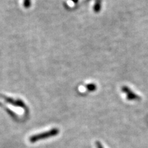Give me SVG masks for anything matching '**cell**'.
<instances>
[{
	"mask_svg": "<svg viewBox=\"0 0 148 148\" xmlns=\"http://www.w3.org/2000/svg\"><path fill=\"white\" fill-rule=\"evenodd\" d=\"M59 132V129H58L57 128H54L49 131L38 134V135L32 136L29 139V141L31 143H35L39 140H44V139H47L48 138L56 136L57 135H58Z\"/></svg>",
	"mask_w": 148,
	"mask_h": 148,
	"instance_id": "6da1fadb",
	"label": "cell"
},
{
	"mask_svg": "<svg viewBox=\"0 0 148 148\" xmlns=\"http://www.w3.org/2000/svg\"><path fill=\"white\" fill-rule=\"evenodd\" d=\"M122 91L126 94L127 98L129 101H138L141 99L140 96L135 93L127 86H123L122 88Z\"/></svg>",
	"mask_w": 148,
	"mask_h": 148,
	"instance_id": "7a4b0ae2",
	"label": "cell"
},
{
	"mask_svg": "<svg viewBox=\"0 0 148 148\" xmlns=\"http://www.w3.org/2000/svg\"><path fill=\"white\" fill-rule=\"evenodd\" d=\"M6 101L8 102V103H9L10 104L14 105V106H19V107H22L24 108L25 106V104H24V103L21 100H14V99H12L11 98H7L6 99Z\"/></svg>",
	"mask_w": 148,
	"mask_h": 148,
	"instance_id": "3957f363",
	"label": "cell"
},
{
	"mask_svg": "<svg viewBox=\"0 0 148 148\" xmlns=\"http://www.w3.org/2000/svg\"><path fill=\"white\" fill-rule=\"evenodd\" d=\"M101 0H96V1L95 4V6H94V11L96 12H98L100 11L101 6Z\"/></svg>",
	"mask_w": 148,
	"mask_h": 148,
	"instance_id": "277c9868",
	"label": "cell"
},
{
	"mask_svg": "<svg viewBox=\"0 0 148 148\" xmlns=\"http://www.w3.org/2000/svg\"><path fill=\"white\" fill-rule=\"evenodd\" d=\"M31 5V0H24V6L25 8H29Z\"/></svg>",
	"mask_w": 148,
	"mask_h": 148,
	"instance_id": "5b68a950",
	"label": "cell"
},
{
	"mask_svg": "<svg viewBox=\"0 0 148 148\" xmlns=\"http://www.w3.org/2000/svg\"><path fill=\"white\" fill-rule=\"evenodd\" d=\"M87 89L89 91H94L96 90V86L94 84H89L86 86Z\"/></svg>",
	"mask_w": 148,
	"mask_h": 148,
	"instance_id": "8992f818",
	"label": "cell"
},
{
	"mask_svg": "<svg viewBox=\"0 0 148 148\" xmlns=\"http://www.w3.org/2000/svg\"><path fill=\"white\" fill-rule=\"evenodd\" d=\"M96 146L97 148H104L103 145H101V143L99 141H96Z\"/></svg>",
	"mask_w": 148,
	"mask_h": 148,
	"instance_id": "52a82bcc",
	"label": "cell"
},
{
	"mask_svg": "<svg viewBox=\"0 0 148 148\" xmlns=\"http://www.w3.org/2000/svg\"><path fill=\"white\" fill-rule=\"evenodd\" d=\"M71 1H72L74 3H77L78 2V0H71Z\"/></svg>",
	"mask_w": 148,
	"mask_h": 148,
	"instance_id": "ba28073f",
	"label": "cell"
}]
</instances>
